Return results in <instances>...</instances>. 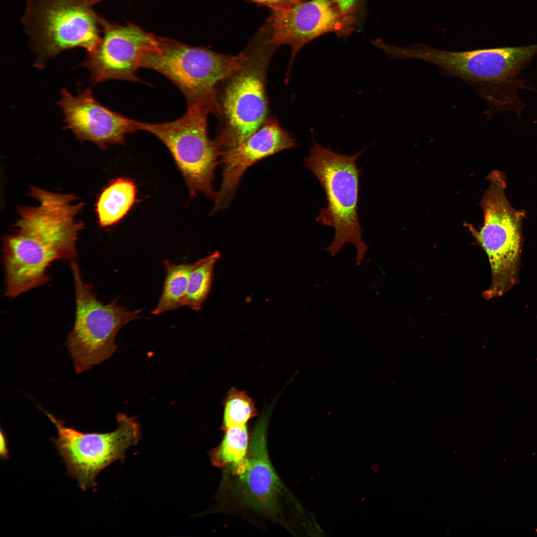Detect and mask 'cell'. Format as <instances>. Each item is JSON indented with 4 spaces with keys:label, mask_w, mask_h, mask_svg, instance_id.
<instances>
[{
    "label": "cell",
    "mask_w": 537,
    "mask_h": 537,
    "mask_svg": "<svg viewBox=\"0 0 537 537\" xmlns=\"http://www.w3.org/2000/svg\"><path fill=\"white\" fill-rule=\"evenodd\" d=\"M32 197L37 205L18 207L16 229L3 239L4 294L9 297L48 282L47 270L55 261L76 258L78 236L84 227L77 219L84 204L73 194L37 188Z\"/></svg>",
    "instance_id": "6da1fadb"
},
{
    "label": "cell",
    "mask_w": 537,
    "mask_h": 537,
    "mask_svg": "<svg viewBox=\"0 0 537 537\" xmlns=\"http://www.w3.org/2000/svg\"><path fill=\"white\" fill-rule=\"evenodd\" d=\"M364 150L351 155L341 154L314 140L309 156L304 160L326 195L327 205L319 210L316 221L335 230L333 240L325 250L335 256L345 244H352L357 250L358 265L367 250L359 221L360 170L357 164Z\"/></svg>",
    "instance_id": "7a4b0ae2"
},
{
    "label": "cell",
    "mask_w": 537,
    "mask_h": 537,
    "mask_svg": "<svg viewBox=\"0 0 537 537\" xmlns=\"http://www.w3.org/2000/svg\"><path fill=\"white\" fill-rule=\"evenodd\" d=\"M249 55L246 52L236 56L224 55L159 37L158 46L142 57L140 68L153 70L166 77L182 92L187 104L204 102L219 113L221 106L217 84L237 73Z\"/></svg>",
    "instance_id": "3957f363"
},
{
    "label": "cell",
    "mask_w": 537,
    "mask_h": 537,
    "mask_svg": "<svg viewBox=\"0 0 537 537\" xmlns=\"http://www.w3.org/2000/svg\"><path fill=\"white\" fill-rule=\"evenodd\" d=\"M537 54V44L460 51L454 68L459 79L472 86L487 102V116L511 111L520 116L526 103L519 97L530 89L519 77Z\"/></svg>",
    "instance_id": "277c9868"
},
{
    "label": "cell",
    "mask_w": 537,
    "mask_h": 537,
    "mask_svg": "<svg viewBox=\"0 0 537 537\" xmlns=\"http://www.w3.org/2000/svg\"><path fill=\"white\" fill-rule=\"evenodd\" d=\"M93 0H27L21 21L40 60L77 47L93 51L101 41V17Z\"/></svg>",
    "instance_id": "5b68a950"
},
{
    "label": "cell",
    "mask_w": 537,
    "mask_h": 537,
    "mask_svg": "<svg viewBox=\"0 0 537 537\" xmlns=\"http://www.w3.org/2000/svg\"><path fill=\"white\" fill-rule=\"evenodd\" d=\"M489 185L481 202L484 216L479 230H469L487 254L494 289L506 291L519 282V271L523 243L522 220L525 212L515 210L505 194L504 175L494 171L488 176Z\"/></svg>",
    "instance_id": "8992f818"
},
{
    "label": "cell",
    "mask_w": 537,
    "mask_h": 537,
    "mask_svg": "<svg viewBox=\"0 0 537 537\" xmlns=\"http://www.w3.org/2000/svg\"><path fill=\"white\" fill-rule=\"evenodd\" d=\"M76 296L73 329L66 344L76 372L81 373L99 364L114 353L115 338L119 330L130 321L140 318L141 310L130 311L115 299L103 304L86 284L77 262L72 260Z\"/></svg>",
    "instance_id": "52a82bcc"
},
{
    "label": "cell",
    "mask_w": 537,
    "mask_h": 537,
    "mask_svg": "<svg viewBox=\"0 0 537 537\" xmlns=\"http://www.w3.org/2000/svg\"><path fill=\"white\" fill-rule=\"evenodd\" d=\"M210 113L208 105L198 101L187 104L179 119L158 124L139 122V128L157 137L168 148L191 196L202 193L215 200L217 193L212 183L220 152L207 135V117Z\"/></svg>",
    "instance_id": "ba28073f"
},
{
    "label": "cell",
    "mask_w": 537,
    "mask_h": 537,
    "mask_svg": "<svg viewBox=\"0 0 537 537\" xmlns=\"http://www.w3.org/2000/svg\"><path fill=\"white\" fill-rule=\"evenodd\" d=\"M45 414L56 427L58 437L52 439L67 466L83 490L96 486L97 474L111 463L122 461L127 450L136 445L141 436L136 418L117 415V428L106 433H83L67 426L51 413Z\"/></svg>",
    "instance_id": "9c48e42d"
},
{
    "label": "cell",
    "mask_w": 537,
    "mask_h": 537,
    "mask_svg": "<svg viewBox=\"0 0 537 537\" xmlns=\"http://www.w3.org/2000/svg\"><path fill=\"white\" fill-rule=\"evenodd\" d=\"M270 51H257L230 78L221 102L225 126L214 140L220 152L242 143L262 125L267 112L266 72Z\"/></svg>",
    "instance_id": "30bf717a"
},
{
    "label": "cell",
    "mask_w": 537,
    "mask_h": 537,
    "mask_svg": "<svg viewBox=\"0 0 537 537\" xmlns=\"http://www.w3.org/2000/svg\"><path fill=\"white\" fill-rule=\"evenodd\" d=\"M103 33L97 48L88 53L81 66L87 68L94 83L111 80L139 81L137 70L142 57L156 48L159 37L139 26L118 25L101 17Z\"/></svg>",
    "instance_id": "8fae6325"
},
{
    "label": "cell",
    "mask_w": 537,
    "mask_h": 537,
    "mask_svg": "<svg viewBox=\"0 0 537 537\" xmlns=\"http://www.w3.org/2000/svg\"><path fill=\"white\" fill-rule=\"evenodd\" d=\"M268 22V43L288 45L291 49L289 69L298 52L312 40L328 33L341 37L356 31L334 0H307L288 8L271 10Z\"/></svg>",
    "instance_id": "7c38bea8"
},
{
    "label": "cell",
    "mask_w": 537,
    "mask_h": 537,
    "mask_svg": "<svg viewBox=\"0 0 537 537\" xmlns=\"http://www.w3.org/2000/svg\"><path fill=\"white\" fill-rule=\"evenodd\" d=\"M58 104L62 109L66 128L78 139L91 142L101 148L110 144H122L127 134L139 130V122L102 105L94 97L90 88L77 96L64 89Z\"/></svg>",
    "instance_id": "4fadbf2b"
},
{
    "label": "cell",
    "mask_w": 537,
    "mask_h": 537,
    "mask_svg": "<svg viewBox=\"0 0 537 537\" xmlns=\"http://www.w3.org/2000/svg\"><path fill=\"white\" fill-rule=\"evenodd\" d=\"M296 145L294 139L280 127L277 121L269 118L245 141L220 152L223 171L213 211L228 206L241 177L249 167L278 152L294 148Z\"/></svg>",
    "instance_id": "5bb4252c"
},
{
    "label": "cell",
    "mask_w": 537,
    "mask_h": 537,
    "mask_svg": "<svg viewBox=\"0 0 537 537\" xmlns=\"http://www.w3.org/2000/svg\"><path fill=\"white\" fill-rule=\"evenodd\" d=\"M268 414L257 423L249 445L244 472L239 475L244 499L258 511L269 516L278 511V497L281 485L269 459L267 446Z\"/></svg>",
    "instance_id": "9a60e30c"
},
{
    "label": "cell",
    "mask_w": 537,
    "mask_h": 537,
    "mask_svg": "<svg viewBox=\"0 0 537 537\" xmlns=\"http://www.w3.org/2000/svg\"><path fill=\"white\" fill-rule=\"evenodd\" d=\"M136 197V187L131 180L118 178L111 181L95 205L99 225L105 227L118 222L134 204Z\"/></svg>",
    "instance_id": "2e32d148"
},
{
    "label": "cell",
    "mask_w": 537,
    "mask_h": 537,
    "mask_svg": "<svg viewBox=\"0 0 537 537\" xmlns=\"http://www.w3.org/2000/svg\"><path fill=\"white\" fill-rule=\"evenodd\" d=\"M226 432L218 448L211 453L214 465L220 467L231 465L235 474L239 475L245 469L248 449V433L245 426L226 429Z\"/></svg>",
    "instance_id": "e0dca14e"
},
{
    "label": "cell",
    "mask_w": 537,
    "mask_h": 537,
    "mask_svg": "<svg viewBox=\"0 0 537 537\" xmlns=\"http://www.w3.org/2000/svg\"><path fill=\"white\" fill-rule=\"evenodd\" d=\"M164 263L166 276L163 291L157 305L151 312L155 315L183 306L189 275L195 265V262L176 265L168 260Z\"/></svg>",
    "instance_id": "ac0fdd59"
},
{
    "label": "cell",
    "mask_w": 537,
    "mask_h": 537,
    "mask_svg": "<svg viewBox=\"0 0 537 537\" xmlns=\"http://www.w3.org/2000/svg\"><path fill=\"white\" fill-rule=\"evenodd\" d=\"M220 254L215 251L195 262L191 271L183 306L200 310L210 291L214 267Z\"/></svg>",
    "instance_id": "d6986e66"
},
{
    "label": "cell",
    "mask_w": 537,
    "mask_h": 537,
    "mask_svg": "<svg viewBox=\"0 0 537 537\" xmlns=\"http://www.w3.org/2000/svg\"><path fill=\"white\" fill-rule=\"evenodd\" d=\"M256 414L254 403L243 391L231 389L224 401L223 425L226 429L246 425Z\"/></svg>",
    "instance_id": "ffe728a7"
},
{
    "label": "cell",
    "mask_w": 537,
    "mask_h": 537,
    "mask_svg": "<svg viewBox=\"0 0 537 537\" xmlns=\"http://www.w3.org/2000/svg\"><path fill=\"white\" fill-rule=\"evenodd\" d=\"M340 9L358 31L361 27L366 0H334Z\"/></svg>",
    "instance_id": "44dd1931"
},
{
    "label": "cell",
    "mask_w": 537,
    "mask_h": 537,
    "mask_svg": "<svg viewBox=\"0 0 537 537\" xmlns=\"http://www.w3.org/2000/svg\"><path fill=\"white\" fill-rule=\"evenodd\" d=\"M268 6L271 10L288 8L307 0H249Z\"/></svg>",
    "instance_id": "7402d4cb"
},
{
    "label": "cell",
    "mask_w": 537,
    "mask_h": 537,
    "mask_svg": "<svg viewBox=\"0 0 537 537\" xmlns=\"http://www.w3.org/2000/svg\"><path fill=\"white\" fill-rule=\"evenodd\" d=\"M0 455L3 459H6L8 457L6 437L1 429H0Z\"/></svg>",
    "instance_id": "603a6c76"
},
{
    "label": "cell",
    "mask_w": 537,
    "mask_h": 537,
    "mask_svg": "<svg viewBox=\"0 0 537 537\" xmlns=\"http://www.w3.org/2000/svg\"><path fill=\"white\" fill-rule=\"evenodd\" d=\"M315 526H316V527L317 528V530H318V531H319V532H320V533H322V530H321V528L320 527V526H319V525H318V524H315Z\"/></svg>",
    "instance_id": "cb8c5ba5"
},
{
    "label": "cell",
    "mask_w": 537,
    "mask_h": 537,
    "mask_svg": "<svg viewBox=\"0 0 537 537\" xmlns=\"http://www.w3.org/2000/svg\"><path fill=\"white\" fill-rule=\"evenodd\" d=\"M103 0H93V1L94 2V3L95 4L98 3V2H100V1H103Z\"/></svg>",
    "instance_id": "d4e9b609"
}]
</instances>
